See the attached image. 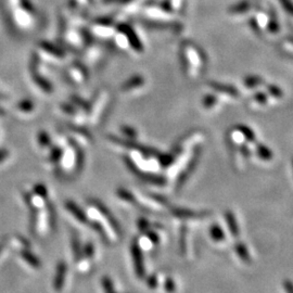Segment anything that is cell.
<instances>
[{
    "label": "cell",
    "instance_id": "cell-10",
    "mask_svg": "<svg viewBox=\"0 0 293 293\" xmlns=\"http://www.w3.org/2000/svg\"><path fill=\"white\" fill-rule=\"evenodd\" d=\"M209 86L214 91H216V93L229 96V97H233V98H239L240 97L239 90L233 85L223 84V83H219V81H210Z\"/></svg>",
    "mask_w": 293,
    "mask_h": 293
},
{
    "label": "cell",
    "instance_id": "cell-35",
    "mask_svg": "<svg viewBox=\"0 0 293 293\" xmlns=\"http://www.w3.org/2000/svg\"><path fill=\"white\" fill-rule=\"evenodd\" d=\"M46 204L48 206V214H49V224L52 230L56 229V225H57V214L56 211L54 209V206L49 202V200L46 201Z\"/></svg>",
    "mask_w": 293,
    "mask_h": 293
},
{
    "label": "cell",
    "instance_id": "cell-29",
    "mask_svg": "<svg viewBox=\"0 0 293 293\" xmlns=\"http://www.w3.org/2000/svg\"><path fill=\"white\" fill-rule=\"evenodd\" d=\"M156 158L158 160V162H160V165L163 167V169H167V167H170L173 163H174L175 156L173 155V153H171V155L160 153Z\"/></svg>",
    "mask_w": 293,
    "mask_h": 293
},
{
    "label": "cell",
    "instance_id": "cell-36",
    "mask_svg": "<svg viewBox=\"0 0 293 293\" xmlns=\"http://www.w3.org/2000/svg\"><path fill=\"white\" fill-rule=\"evenodd\" d=\"M217 103V97L214 95H206L202 99V105L205 109H212Z\"/></svg>",
    "mask_w": 293,
    "mask_h": 293
},
{
    "label": "cell",
    "instance_id": "cell-28",
    "mask_svg": "<svg viewBox=\"0 0 293 293\" xmlns=\"http://www.w3.org/2000/svg\"><path fill=\"white\" fill-rule=\"evenodd\" d=\"M68 126H69V128L71 129L72 132L78 134V135L83 136L86 139V140H88L90 142L94 141L93 135H91V134L85 127H81V126H78V125H73V124H69Z\"/></svg>",
    "mask_w": 293,
    "mask_h": 293
},
{
    "label": "cell",
    "instance_id": "cell-50",
    "mask_svg": "<svg viewBox=\"0 0 293 293\" xmlns=\"http://www.w3.org/2000/svg\"><path fill=\"white\" fill-rule=\"evenodd\" d=\"M160 8L166 12H172L173 8H172L171 0H163V1L160 3Z\"/></svg>",
    "mask_w": 293,
    "mask_h": 293
},
{
    "label": "cell",
    "instance_id": "cell-52",
    "mask_svg": "<svg viewBox=\"0 0 293 293\" xmlns=\"http://www.w3.org/2000/svg\"><path fill=\"white\" fill-rule=\"evenodd\" d=\"M74 65L76 66V69H78L80 72V73L83 74V76L85 78H88V71H87V69L85 68V65L78 63V62H75Z\"/></svg>",
    "mask_w": 293,
    "mask_h": 293
},
{
    "label": "cell",
    "instance_id": "cell-11",
    "mask_svg": "<svg viewBox=\"0 0 293 293\" xmlns=\"http://www.w3.org/2000/svg\"><path fill=\"white\" fill-rule=\"evenodd\" d=\"M65 209L69 211V212L74 216V217L78 220L81 224H88L89 219L87 214L85 213V211L83 209H80L79 206L76 204L74 201L72 200H66L64 202Z\"/></svg>",
    "mask_w": 293,
    "mask_h": 293
},
{
    "label": "cell",
    "instance_id": "cell-48",
    "mask_svg": "<svg viewBox=\"0 0 293 293\" xmlns=\"http://www.w3.org/2000/svg\"><path fill=\"white\" fill-rule=\"evenodd\" d=\"M180 242H179V247H180V251L184 254L186 252V229L182 228L181 229V234H180Z\"/></svg>",
    "mask_w": 293,
    "mask_h": 293
},
{
    "label": "cell",
    "instance_id": "cell-58",
    "mask_svg": "<svg viewBox=\"0 0 293 293\" xmlns=\"http://www.w3.org/2000/svg\"><path fill=\"white\" fill-rule=\"evenodd\" d=\"M6 244H7V240L6 239L0 240V254L2 253V251L4 250V247H6Z\"/></svg>",
    "mask_w": 293,
    "mask_h": 293
},
{
    "label": "cell",
    "instance_id": "cell-62",
    "mask_svg": "<svg viewBox=\"0 0 293 293\" xmlns=\"http://www.w3.org/2000/svg\"><path fill=\"white\" fill-rule=\"evenodd\" d=\"M103 2H107V3H113V2H117V0H103Z\"/></svg>",
    "mask_w": 293,
    "mask_h": 293
},
{
    "label": "cell",
    "instance_id": "cell-17",
    "mask_svg": "<svg viewBox=\"0 0 293 293\" xmlns=\"http://www.w3.org/2000/svg\"><path fill=\"white\" fill-rule=\"evenodd\" d=\"M225 219L226 223H227L228 229L230 234H232V236L234 238H239L240 236V227L237 223L236 216L232 212V211H227V212L225 213Z\"/></svg>",
    "mask_w": 293,
    "mask_h": 293
},
{
    "label": "cell",
    "instance_id": "cell-21",
    "mask_svg": "<svg viewBox=\"0 0 293 293\" xmlns=\"http://www.w3.org/2000/svg\"><path fill=\"white\" fill-rule=\"evenodd\" d=\"M237 131L238 133H240V135H241L246 140L250 143H254L256 141V136L254 132L252 131L251 128L247 125H237Z\"/></svg>",
    "mask_w": 293,
    "mask_h": 293
},
{
    "label": "cell",
    "instance_id": "cell-16",
    "mask_svg": "<svg viewBox=\"0 0 293 293\" xmlns=\"http://www.w3.org/2000/svg\"><path fill=\"white\" fill-rule=\"evenodd\" d=\"M39 47L42 50L48 52V54H50L54 57H57V58H64L65 57V52L63 49H62V48H60L59 46H57L55 44H52V42L48 41V40H41L39 42Z\"/></svg>",
    "mask_w": 293,
    "mask_h": 293
},
{
    "label": "cell",
    "instance_id": "cell-38",
    "mask_svg": "<svg viewBox=\"0 0 293 293\" xmlns=\"http://www.w3.org/2000/svg\"><path fill=\"white\" fill-rule=\"evenodd\" d=\"M267 91H268V94L272 96V97L276 98V99H281L283 97V91L276 85H268Z\"/></svg>",
    "mask_w": 293,
    "mask_h": 293
},
{
    "label": "cell",
    "instance_id": "cell-26",
    "mask_svg": "<svg viewBox=\"0 0 293 293\" xmlns=\"http://www.w3.org/2000/svg\"><path fill=\"white\" fill-rule=\"evenodd\" d=\"M90 225V227L93 228L96 233H97L100 237H101V239L103 240V242L105 243H109V238H108V234L107 233H105V229L102 226V224L98 222V220H91V222L88 223Z\"/></svg>",
    "mask_w": 293,
    "mask_h": 293
},
{
    "label": "cell",
    "instance_id": "cell-3",
    "mask_svg": "<svg viewBox=\"0 0 293 293\" xmlns=\"http://www.w3.org/2000/svg\"><path fill=\"white\" fill-rule=\"evenodd\" d=\"M90 204H93V206L95 209L98 210V212L100 213V215L102 216V217L104 218L105 222L108 223V225L110 226V228H111L113 230V233L115 234V236L117 237H119L121 238L122 236V229H121V226H119L117 219L114 217V215L112 214L111 211H110L107 206H105L101 201L99 200H96V199H91L90 201Z\"/></svg>",
    "mask_w": 293,
    "mask_h": 293
},
{
    "label": "cell",
    "instance_id": "cell-33",
    "mask_svg": "<svg viewBox=\"0 0 293 293\" xmlns=\"http://www.w3.org/2000/svg\"><path fill=\"white\" fill-rule=\"evenodd\" d=\"M119 129H121V133L123 134L125 138L134 139V140H136V138L138 137V133L136 129L132 126H128V125H122Z\"/></svg>",
    "mask_w": 293,
    "mask_h": 293
},
{
    "label": "cell",
    "instance_id": "cell-61",
    "mask_svg": "<svg viewBox=\"0 0 293 293\" xmlns=\"http://www.w3.org/2000/svg\"><path fill=\"white\" fill-rule=\"evenodd\" d=\"M132 0H117V2L119 3H127V2H131Z\"/></svg>",
    "mask_w": 293,
    "mask_h": 293
},
{
    "label": "cell",
    "instance_id": "cell-8",
    "mask_svg": "<svg viewBox=\"0 0 293 293\" xmlns=\"http://www.w3.org/2000/svg\"><path fill=\"white\" fill-rule=\"evenodd\" d=\"M172 214L177 218L180 219H199V218H205L209 217L211 212H206V211H192L189 209H181V208H174L172 209Z\"/></svg>",
    "mask_w": 293,
    "mask_h": 293
},
{
    "label": "cell",
    "instance_id": "cell-7",
    "mask_svg": "<svg viewBox=\"0 0 293 293\" xmlns=\"http://www.w3.org/2000/svg\"><path fill=\"white\" fill-rule=\"evenodd\" d=\"M22 195H23L24 202H25V204L28 208V211H30V232L32 234H35L37 229V222H38V209L34 203V200H33L31 192L24 191Z\"/></svg>",
    "mask_w": 293,
    "mask_h": 293
},
{
    "label": "cell",
    "instance_id": "cell-40",
    "mask_svg": "<svg viewBox=\"0 0 293 293\" xmlns=\"http://www.w3.org/2000/svg\"><path fill=\"white\" fill-rule=\"evenodd\" d=\"M101 285L105 292H114L115 290L113 286V281L109 276H103L101 278Z\"/></svg>",
    "mask_w": 293,
    "mask_h": 293
},
{
    "label": "cell",
    "instance_id": "cell-13",
    "mask_svg": "<svg viewBox=\"0 0 293 293\" xmlns=\"http://www.w3.org/2000/svg\"><path fill=\"white\" fill-rule=\"evenodd\" d=\"M32 74V78L34 80V83L39 87L42 91H45L47 94L52 93V90H54V86L50 83L49 80H48L46 78H44L39 72L38 71H33L31 72Z\"/></svg>",
    "mask_w": 293,
    "mask_h": 293
},
{
    "label": "cell",
    "instance_id": "cell-9",
    "mask_svg": "<svg viewBox=\"0 0 293 293\" xmlns=\"http://www.w3.org/2000/svg\"><path fill=\"white\" fill-rule=\"evenodd\" d=\"M66 273H68V265L64 261H60L57 264L56 275L54 278V288L56 291H61L63 289Z\"/></svg>",
    "mask_w": 293,
    "mask_h": 293
},
{
    "label": "cell",
    "instance_id": "cell-6",
    "mask_svg": "<svg viewBox=\"0 0 293 293\" xmlns=\"http://www.w3.org/2000/svg\"><path fill=\"white\" fill-rule=\"evenodd\" d=\"M117 31L123 34L125 37L128 39V44L131 45V47L133 48L134 50L137 52H142L143 49H145V47H143L142 42L140 40V38L138 37V35L136 34V32L134 31V28L129 25L127 23H119L118 25L117 26Z\"/></svg>",
    "mask_w": 293,
    "mask_h": 293
},
{
    "label": "cell",
    "instance_id": "cell-47",
    "mask_svg": "<svg viewBox=\"0 0 293 293\" xmlns=\"http://www.w3.org/2000/svg\"><path fill=\"white\" fill-rule=\"evenodd\" d=\"M150 198H151L153 201H156V203L161 204V205H169V200L165 199L164 196H162V195H158L152 194V195H150Z\"/></svg>",
    "mask_w": 293,
    "mask_h": 293
},
{
    "label": "cell",
    "instance_id": "cell-23",
    "mask_svg": "<svg viewBox=\"0 0 293 293\" xmlns=\"http://www.w3.org/2000/svg\"><path fill=\"white\" fill-rule=\"evenodd\" d=\"M210 236L215 242H223L226 238L223 228L217 224H214L210 227Z\"/></svg>",
    "mask_w": 293,
    "mask_h": 293
},
{
    "label": "cell",
    "instance_id": "cell-53",
    "mask_svg": "<svg viewBox=\"0 0 293 293\" xmlns=\"http://www.w3.org/2000/svg\"><path fill=\"white\" fill-rule=\"evenodd\" d=\"M9 150L6 148H0V163H2L3 161H6L9 157Z\"/></svg>",
    "mask_w": 293,
    "mask_h": 293
},
{
    "label": "cell",
    "instance_id": "cell-18",
    "mask_svg": "<svg viewBox=\"0 0 293 293\" xmlns=\"http://www.w3.org/2000/svg\"><path fill=\"white\" fill-rule=\"evenodd\" d=\"M20 255L24 259V261L28 264V265H31L33 268H35V270H39V268L41 267L40 259L38 258L32 251H30V249L22 248Z\"/></svg>",
    "mask_w": 293,
    "mask_h": 293
},
{
    "label": "cell",
    "instance_id": "cell-54",
    "mask_svg": "<svg viewBox=\"0 0 293 293\" xmlns=\"http://www.w3.org/2000/svg\"><path fill=\"white\" fill-rule=\"evenodd\" d=\"M268 28H270V31L272 33H276L278 31V28H279V26H278V22L276 21V19L272 17V20L270 22V26H268Z\"/></svg>",
    "mask_w": 293,
    "mask_h": 293
},
{
    "label": "cell",
    "instance_id": "cell-34",
    "mask_svg": "<svg viewBox=\"0 0 293 293\" xmlns=\"http://www.w3.org/2000/svg\"><path fill=\"white\" fill-rule=\"evenodd\" d=\"M33 191H34V194L37 196H39L40 199L45 200V201L48 200V189L44 184H41V182H39V184H36L34 186V188H33Z\"/></svg>",
    "mask_w": 293,
    "mask_h": 293
},
{
    "label": "cell",
    "instance_id": "cell-49",
    "mask_svg": "<svg viewBox=\"0 0 293 293\" xmlns=\"http://www.w3.org/2000/svg\"><path fill=\"white\" fill-rule=\"evenodd\" d=\"M147 282H148V286L150 289H156V288L157 287V277L156 275H151L148 277L147 279Z\"/></svg>",
    "mask_w": 293,
    "mask_h": 293
},
{
    "label": "cell",
    "instance_id": "cell-14",
    "mask_svg": "<svg viewBox=\"0 0 293 293\" xmlns=\"http://www.w3.org/2000/svg\"><path fill=\"white\" fill-rule=\"evenodd\" d=\"M146 83V79L141 75H133L132 78H129L126 81H124L121 86V89L123 91H131L134 89H137L139 87H142Z\"/></svg>",
    "mask_w": 293,
    "mask_h": 293
},
{
    "label": "cell",
    "instance_id": "cell-25",
    "mask_svg": "<svg viewBox=\"0 0 293 293\" xmlns=\"http://www.w3.org/2000/svg\"><path fill=\"white\" fill-rule=\"evenodd\" d=\"M63 157V149L59 146H55L51 148L50 153H49V157H48V161H49L51 164H59V162L61 161V158Z\"/></svg>",
    "mask_w": 293,
    "mask_h": 293
},
{
    "label": "cell",
    "instance_id": "cell-64",
    "mask_svg": "<svg viewBox=\"0 0 293 293\" xmlns=\"http://www.w3.org/2000/svg\"><path fill=\"white\" fill-rule=\"evenodd\" d=\"M292 166H293V160H292Z\"/></svg>",
    "mask_w": 293,
    "mask_h": 293
},
{
    "label": "cell",
    "instance_id": "cell-60",
    "mask_svg": "<svg viewBox=\"0 0 293 293\" xmlns=\"http://www.w3.org/2000/svg\"><path fill=\"white\" fill-rule=\"evenodd\" d=\"M3 115H6V111H4V110L0 107V117H3Z\"/></svg>",
    "mask_w": 293,
    "mask_h": 293
},
{
    "label": "cell",
    "instance_id": "cell-39",
    "mask_svg": "<svg viewBox=\"0 0 293 293\" xmlns=\"http://www.w3.org/2000/svg\"><path fill=\"white\" fill-rule=\"evenodd\" d=\"M40 64V57L37 52H33L31 56V62H30V72L33 71H38Z\"/></svg>",
    "mask_w": 293,
    "mask_h": 293
},
{
    "label": "cell",
    "instance_id": "cell-56",
    "mask_svg": "<svg viewBox=\"0 0 293 293\" xmlns=\"http://www.w3.org/2000/svg\"><path fill=\"white\" fill-rule=\"evenodd\" d=\"M18 240H19V242L22 244V248H24V249H30L31 248V242L28 241L27 239H25L24 237H21V236H18Z\"/></svg>",
    "mask_w": 293,
    "mask_h": 293
},
{
    "label": "cell",
    "instance_id": "cell-41",
    "mask_svg": "<svg viewBox=\"0 0 293 293\" xmlns=\"http://www.w3.org/2000/svg\"><path fill=\"white\" fill-rule=\"evenodd\" d=\"M95 23L100 26H111L114 23V19L112 17H100L96 19Z\"/></svg>",
    "mask_w": 293,
    "mask_h": 293
},
{
    "label": "cell",
    "instance_id": "cell-32",
    "mask_svg": "<svg viewBox=\"0 0 293 293\" xmlns=\"http://www.w3.org/2000/svg\"><path fill=\"white\" fill-rule=\"evenodd\" d=\"M37 142L41 148H49L51 146V137L46 131H41L37 135Z\"/></svg>",
    "mask_w": 293,
    "mask_h": 293
},
{
    "label": "cell",
    "instance_id": "cell-43",
    "mask_svg": "<svg viewBox=\"0 0 293 293\" xmlns=\"http://www.w3.org/2000/svg\"><path fill=\"white\" fill-rule=\"evenodd\" d=\"M61 110L64 113L69 114V115H75L76 113H78V110H76L75 105L72 103H68V102H63L61 104Z\"/></svg>",
    "mask_w": 293,
    "mask_h": 293
},
{
    "label": "cell",
    "instance_id": "cell-22",
    "mask_svg": "<svg viewBox=\"0 0 293 293\" xmlns=\"http://www.w3.org/2000/svg\"><path fill=\"white\" fill-rule=\"evenodd\" d=\"M256 155L263 161H271L273 157L271 149L265 145H263V143H257L256 145Z\"/></svg>",
    "mask_w": 293,
    "mask_h": 293
},
{
    "label": "cell",
    "instance_id": "cell-31",
    "mask_svg": "<svg viewBox=\"0 0 293 293\" xmlns=\"http://www.w3.org/2000/svg\"><path fill=\"white\" fill-rule=\"evenodd\" d=\"M250 9H251V3L248 0H242V1H240L238 3L234 4L232 8H230V12L232 13H243L249 11Z\"/></svg>",
    "mask_w": 293,
    "mask_h": 293
},
{
    "label": "cell",
    "instance_id": "cell-1",
    "mask_svg": "<svg viewBox=\"0 0 293 293\" xmlns=\"http://www.w3.org/2000/svg\"><path fill=\"white\" fill-rule=\"evenodd\" d=\"M107 138L110 141L115 143V145H118L123 148L129 149V150H135L139 153H141L142 156H155L157 157L158 155H160V151L156 150L155 148H150V147H146L141 145V143H138L136 140L134 139H128V138H122V137H117L114 135H108Z\"/></svg>",
    "mask_w": 293,
    "mask_h": 293
},
{
    "label": "cell",
    "instance_id": "cell-44",
    "mask_svg": "<svg viewBox=\"0 0 293 293\" xmlns=\"http://www.w3.org/2000/svg\"><path fill=\"white\" fill-rule=\"evenodd\" d=\"M253 101L257 104H261V105L266 104L267 103V95L259 91V93H256L253 96Z\"/></svg>",
    "mask_w": 293,
    "mask_h": 293
},
{
    "label": "cell",
    "instance_id": "cell-46",
    "mask_svg": "<svg viewBox=\"0 0 293 293\" xmlns=\"http://www.w3.org/2000/svg\"><path fill=\"white\" fill-rule=\"evenodd\" d=\"M20 4L21 7L24 9V10H26L28 12H34L35 8L33 6V3L31 0H20Z\"/></svg>",
    "mask_w": 293,
    "mask_h": 293
},
{
    "label": "cell",
    "instance_id": "cell-42",
    "mask_svg": "<svg viewBox=\"0 0 293 293\" xmlns=\"http://www.w3.org/2000/svg\"><path fill=\"white\" fill-rule=\"evenodd\" d=\"M137 225H138V229L140 230L141 234H146L149 230V228H150V223H149V220L146 217L139 218Z\"/></svg>",
    "mask_w": 293,
    "mask_h": 293
},
{
    "label": "cell",
    "instance_id": "cell-45",
    "mask_svg": "<svg viewBox=\"0 0 293 293\" xmlns=\"http://www.w3.org/2000/svg\"><path fill=\"white\" fill-rule=\"evenodd\" d=\"M146 234H147V238L149 239V241H150V243L153 244V246H156V244L160 243V236H158L156 232L148 230Z\"/></svg>",
    "mask_w": 293,
    "mask_h": 293
},
{
    "label": "cell",
    "instance_id": "cell-55",
    "mask_svg": "<svg viewBox=\"0 0 293 293\" xmlns=\"http://www.w3.org/2000/svg\"><path fill=\"white\" fill-rule=\"evenodd\" d=\"M240 152H241V155L246 158H250V156H251V151H250V149L246 145H242L240 147Z\"/></svg>",
    "mask_w": 293,
    "mask_h": 293
},
{
    "label": "cell",
    "instance_id": "cell-12",
    "mask_svg": "<svg viewBox=\"0 0 293 293\" xmlns=\"http://www.w3.org/2000/svg\"><path fill=\"white\" fill-rule=\"evenodd\" d=\"M69 143H70V146L73 148V150L75 152V173L79 174V173H81V171H83V169H84L85 152L73 138H69Z\"/></svg>",
    "mask_w": 293,
    "mask_h": 293
},
{
    "label": "cell",
    "instance_id": "cell-30",
    "mask_svg": "<svg viewBox=\"0 0 293 293\" xmlns=\"http://www.w3.org/2000/svg\"><path fill=\"white\" fill-rule=\"evenodd\" d=\"M18 109L24 113H31L34 111L35 104L31 99H22L18 102Z\"/></svg>",
    "mask_w": 293,
    "mask_h": 293
},
{
    "label": "cell",
    "instance_id": "cell-59",
    "mask_svg": "<svg viewBox=\"0 0 293 293\" xmlns=\"http://www.w3.org/2000/svg\"><path fill=\"white\" fill-rule=\"evenodd\" d=\"M251 26L255 28V30H258V26H257V23H255V21L254 20H251Z\"/></svg>",
    "mask_w": 293,
    "mask_h": 293
},
{
    "label": "cell",
    "instance_id": "cell-24",
    "mask_svg": "<svg viewBox=\"0 0 293 293\" xmlns=\"http://www.w3.org/2000/svg\"><path fill=\"white\" fill-rule=\"evenodd\" d=\"M117 195L122 201H124V202L132 203V204H135L137 202L136 196L134 195L133 192H131V191L127 190V189H125V188H122V187H121V188H117Z\"/></svg>",
    "mask_w": 293,
    "mask_h": 293
},
{
    "label": "cell",
    "instance_id": "cell-5",
    "mask_svg": "<svg viewBox=\"0 0 293 293\" xmlns=\"http://www.w3.org/2000/svg\"><path fill=\"white\" fill-rule=\"evenodd\" d=\"M201 156V148L196 147L194 151V155H192L191 158L189 160V162L187 163V165L182 172L180 173V175L178 176V178H177V182H176V189L179 190L182 186L185 185V182L187 181V179L189 178L191 176L192 173L195 170L196 165H198L199 160Z\"/></svg>",
    "mask_w": 293,
    "mask_h": 293
},
{
    "label": "cell",
    "instance_id": "cell-37",
    "mask_svg": "<svg viewBox=\"0 0 293 293\" xmlns=\"http://www.w3.org/2000/svg\"><path fill=\"white\" fill-rule=\"evenodd\" d=\"M83 256L88 258V259H93L95 256V246L93 242H87L83 248Z\"/></svg>",
    "mask_w": 293,
    "mask_h": 293
},
{
    "label": "cell",
    "instance_id": "cell-57",
    "mask_svg": "<svg viewBox=\"0 0 293 293\" xmlns=\"http://www.w3.org/2000/svg\"><path fill=\"white\" fill-rule=\"evenodd\" d=\"M283 288L287 292H293V282L290 280H286L283 282Z\"/></svg>",
    "mask_w": 293,
    "mask_h": 293
},
{
    "label": "cell",
    "instance_id": "cell-27",
    "mask_svg": "<svg viewBox=\"0 0 293 293\" xmlns=\"http://www.w3.org/2000/svg\"><path fill=\"white\" fill-rule=\"evenodd\" d=\"M263 81L264 80H263V78H261V76L250 75V76H247V78H244L243 84H244V86H246L247 88L253 89V88L258 87L259 85H262Z\"/></svg>",
    "mask_w": 293,
    "mask_h": 293
},
{
    "label": "cell",
    "instance_id": "cell-51",
    "mask_svg": "<svg viewBox=\"0 0 293 293\" xmlns=\"http://www.w3.org/2000/svg\"><path fill=\"white\" fill-rule=\"evenodd\" d=\"M164 286H165L166 291H170V292L175 291V282L172 279V278H167V279L165 280Z\"/></svg>",
    "mask_w": 293,
    "mask_h": 293
},
{
    "label": "cell",
    "instance_id": "cell-63",
    "mask_svg": "<svg viewBox=\"0 0 293 293\" xmlns=\"http://www.w3.org/2000/svg\"><path fill=\"white\" fill-rule=\"evenodd\" d=\"M3 98H4V96L2 94H0V99H3Z\"/></svg>",
    "mask_w": 293,
    "mask_h": 293
},
{
    "label": "cell",
    "instance_id": "cell-20",
    "mask_svg": "<svg viewBox=\"0 0 293 293\" xmlns=\"http://www.w3.org/2000/svg\"><path fill=\"white\" fill-rule=\"evenodd\" d=\"M234 252H236L237 255L240 257L242 262L244 263H251V255H250V252L248 248L246 247V244L242 242H237L234 244Z\"/></svg>",
    "mask_w": 293,
    "mask_h": 293
},
{
    "label": "cell",
    "instance_id": "cell-19",
    "mask_svg": "<svg viewBox=\"0 0 293 293\" xmlns=\"http://www.w3.org/2000/svg\"><path fill=\"white\" fill-rule=\"evenodd\" d=\"M71 101L73 102V104L76 108L81 109L85 113L90 114L91 111H93V105H91V103L88 102L87 100L79 97V96H78V95L71 96Z\"/></svg>",
    "mask_w": 293,
    "mask_h": 293
},
{
    "label": "cell",
    "instance_id": "cell-4",
    "mask_svg": "<svg viewBox=\"0 0 293 293\" xmlns=\"http://www.w3.org/2000/svg\"><path fill=\"white\" fill-rule=\"evenodd\" d=\"M131 254L134 263V270L139 279H143L146 277V267H145V257L140 244L137 239H134L131 246Z\"/></svg>",
    "mask_w": 293,
    "mask_h": 293
},
{
    "label": "cell",
    "instance_id": "cell-15",
    "mask_svg": "<svg viewBox=\"0 0 293 293\" xmlns=\"http://www.w3.org/2000/svg\"><path fill=\"white\" fill-rule=\"evenodd\" d=\"M71 247H72V252H73L74 261L76 264H78L81 259H83V248H81L78 234L75 232L72 233Z\"/></svg>",
    "mask_w": 293,
    "mask_h": 293
},
{
    "label": "cell",
    "instance_id": "cell-2",
    "mask_svg": "<svg viewBox=\"0 0 293 293\" xmlns=\"http://www.w3.org/2000/svg\"><path fill=\"white\" fill-rule=\"evenodd\" d=\"M124 163H125V165H126L127 169L142 181L148 182V184H151V185H156V186H165L167 184V180L165 177H163L161 175L150 174V173L142 172L140 169H139L136 163L134 162L129 156H124Z\"/></svg>",
    "mask_w": 293,
    "mask_h": 293
}]
</instances>
